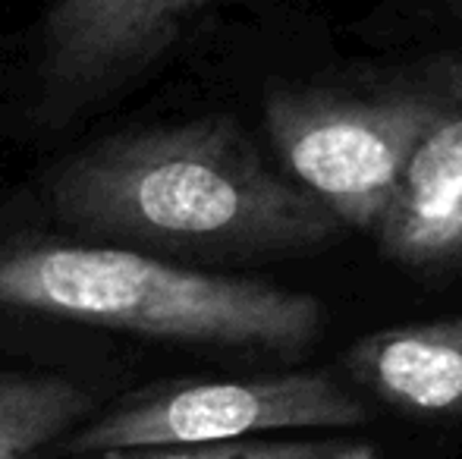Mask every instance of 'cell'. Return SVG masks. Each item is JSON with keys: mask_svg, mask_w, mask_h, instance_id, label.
Listing matches in <instances>:
<instances>
[{"mask_svg": "<svg viewBox=\"0 0 462 459\" xmlns=\"http://www.w3.org/2000/svg\"><path fill=\"white\" fill-rule=\"evenodd\" d=\"M69 230L195 255H277L324 245L340 221L264 164L233 120L120 133L51 179Z\"/></svg>", "mask_w": 462, "mask_h": 459, "instance_id": "cell-1", "label": "cell"}, {"mask_svg": "<svg viewBox=\"0 0 462 459\" xmlns=\"http://www.w3.org/2000/svg\"><path fill=\"white\" fill-rule=\"evenodd\" d=\"M0 306L154 340L268 353H299L324 331V306L309 293L57 239H0Z\"/></svg>", "mask_w": 462, "mask_h": 459, "instance_id": "cell-2", "label": "cell"}, {"mask_svg": "<svg viewBox=\"0 0 462 459\" xmlns=\"http://www.w3.org/2000/svg\"><path fill=\"white\" fill-rule=\"evenodd\" d=\"M438 105L421 92L353 98L283 88L264 101V126L299 189L340 227L374 233Z\"/></svg>", "mask_w": 462, "mask_h": 459, "instance_id": "cell-3", "label": "cell"}, {"mask_svg": "<svg viewBox=\"0 0 462 459\" xmlns=\"http://www.w3.org/2000/svg\"><path fill=\"white\" fill-rule=\"evenodd\" d=\"M371 418L353 390L324 372L249 381H192L116 406L69 441V450L205 447L299 428H359Z\"/></svg>", "mask_w": 462, "mask_h": 459, "instance_id": "cell-4", "label": "cell"}, {"mask_svg": "<svg viewBox=\"0 0 462 459\" xmlns=\"http://www.w3.org/2000/svg\"><path fill=\"white\" fill-rule=\"evenodd\" d=\"M214 0H54L42 23V86L51 111H79L129 86L173 48Z\"/></svg>", "mask_w": 462, "mask_h": 459, "instance_id": "cell-5", "label": "cell"}, {"mask_svg": "<svg viewBox=\"0 0 462 459\" xmlns=\"http://www.w3.org/2000/svg\"><path fill=\"white\" fill-rule=\"evenodd\" d=\"M374 239L390 262L406 268H462V95L440 98Z\"/></svg>", "mask_w": 462, "mask_h": 459, "instance_id": "cell-6", "label": "cell"}, {"mask_svg": "<svg viewBox=\"0 0 462 459\" xmlns=\"http://www.w3.org/2000/svg\"><path fill=\"white\" fill-rule=\"evenodd\" d=\"M349 378L409 416L462 412V318L383 327L343 355Z\"/></svg>", "mask_w": 462, "mask_h": 459, "instance_id": "cell-7", "label": "cell"}, {"mask_svg": "<svg viewBox=\"0 0 462 459\" xmlns=\"http://www.w3.org/2000/svg\"><path fill=\"white\" fill-rule=\"evenodd\" d=\"M92 393L67 378L0 372V459H25L79 422Z\"/></svg>", "mask_w": 462, "mask_h": 459, "instance_id": "cell-8", "label": "cell"}, {"mask_svg": "<svg viewBox=\"0 0 462 459\" xmlns=\"http://www.w3.org/2000/svg\"><path fill=\"white\" fill-rule=\"evenodd\" d=\"M337 450L334 441H230L205 444L186 450H104L97 459H328Z\"/></svg>", "mask_w": 462, "mask_h": 459, "instance_id": "cell-9", "label": "cell"}, {"mask_svg": "<svg viewBox=\"0 0 462 459\" xmlns=\"http://www.w3.org/2000/svg\"><path fill=\"white\" fill-rule=\"evenodd\" d=\"M328 459H383L374 444H337Z\"/></svg>", "mask_w": 462, "mask_h": 459, "instance_id": "cell-10", "label": "cell"}, {"mask_svg": "<svg viewBox=\"0 0 462 459\" xmlns=\"http://www.w3.org/2000/svg\"><path fill=\"white\" fill-rule=\"evenodd\" d=\"M453 4H457V10H462V0H453Z\"/></svg>", "mask_w": 462, "mask_h": 459, "instance_id": "cell-11", "label": "cell"}]
</instances>
